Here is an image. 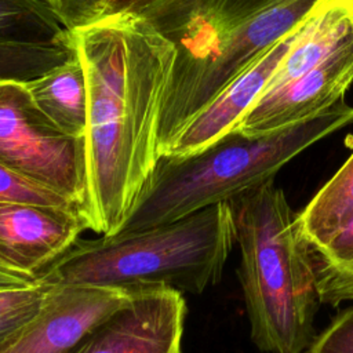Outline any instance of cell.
Masks as SVG:
<instances>
[{
    "label": "cell",
    "instance_id": "obj_17",
    "mask_svg": "<svg viewBox=\"0 0 353 353\" xmlns=\"http://www.w3.org/2000/svg\"><path fill=\"white\" fill-rule=\"evenodd\" d=\"M50 288L37 283L0 288V339L18 330L40 312Z\"/></svg>",
    "mask_w": 353,
    "mask_h": 353
},
{
    "label": "cell",
    "instance_id": "obj_9",
    "mask_svg": "<svg viewBox=\"0 0 353 353\" xmlns=\"http://www.w3.org/2000/svg\"><path fill=\"white\" fill-rule=\"evenodd\" d=\"M87 229L76 207L0 203V273L33 283Z\"/></svg>",
    "mask_w": 353,
    "mask_h": 353
},
{
    "label": "cell",
    "instance_id": "obj_11",
    "mask_svg": "<svg viewBox=\"0 0 353 353\" xmlns=\"http://www.w3.org/2000/svg\"><path fill=\"white\" fill-rule=\"evenodd\" d=\"M303 22L277 41L199 112L163 156H186L199 152L234 130L265 91L276 69L295 43Z\"/></svg>",
    "mask_w": 353,
    "mask_h": 353
},
{
    "label": "cell",
    "instance_id": "obj_16",
    "mask_svg": "<svg viewBox=\"0 0 353 353\" xmlns=\"http://www.w3.org/2000/svg\"><path fill=\"white\" fill-rule=\"evenodd\" d=\"M72 54L68 40L62 44H34L0 40V81H29L65 62Z\"/></svg>",
    "mask_w": 353,
    "mask_h": 353
},
{
    "label": "cell",
    "instance_id": "obj_13",
    "mask_svg": "<svg viewBox=\"0 0 353 353\" xmlns=\"http://www.w3.org/2000/svg\"><path fill=\"white\" fill-rule=\"evenodd\" d=\"M353 216V153L338 172L295 216L309 250L331 241Z\"/></svg>",
    "mask_w": 353,
    "mask_h": 353
},
{
    "label": "cell",
    "instance_id": "obj_14",
    "mask_svg": "<svg viewBox=\"0 0 353 353\" xmlns=\"http://www.w3.org/2000/svg\"><path fill=\"white\" fill-rule=\"evenodd\" d=\"M320 303L353 301V216L325 245L309 250Z\"/></svg>",
    "mask_w": 353,
    "mask_h": 353
},
{
    "label": "cell",
    "instance_id": "obj_4",
    "mask_svg": "<svg viewBox=\"0 0 353 353\" xmlns=\"http://www.w3.org/2000/svg\"><path fill=\"white\" fill-rule=\"evenodd\" d=\"M234 241L229 204L219 203L172 223L77 240L33 283L201 294L221 280Z\"/></svg>",
    "mask_w": 353,
    "mask_h": 353
},
{
    "label": "cell",
    "instance_id": "obj_21",
    "mask_svg": "<svg viewBox=\"0 0 353 353\" xmlns=\"http://www.w3.org/2000/svg\"><path fill=\"white\" fill-rule=\"evenodd\" d=\"M154 1L157 0H110L106 17L114 14H137Z\"/></svg>",
    "mask_w": 353,
    "mask_h": 353
},
{
    "label": "cell",
    "instance_id": "obj_3",
    "mask_svg": "<svg viewBox=\"0 0 353 353\" xmlns=\"http://www.w3.org/2000/svg\"><path fill=\"white\" fill-rule=\"evenodd\" d=\"M240 247L250 334L263 353H303L320 298L309 247L284 192L269 179L228 201Z\"/></svg>",
    "mask_w": 353,
    "mask_h": 353
},
{
    "label": "cell",
    "instance_id": "obj_5",
    "mask_svg": "<svg viewBox=\"0 0 353 353\" xmlns=\"http://www.w3.org/2000/svg\"><path fill=\"white\" fill-rule=\"evenodd\" d=\"M353 123L343 99L327 110L263 135L239 130L186 156H160L130 215L117 233L172 223L274 179L296 154ZM116 233V234H117Z\"/></svg>",
    "mask_w": 353,
    "mask_h": 353
},
{
    "label": "cell",
    "instance_id": "obj_18",
    "mask_svg": "<svg viewBox=\"0 0 353 353\" xmlns=\"http://www.w3.org/2000/svg\"><path fill=\"white\" fill-rule=\"evenodd\" d=\"M0 203H26L79 208L63 196L17 175L3 164H0Z\"/></svg>",
    "mask_w": 353,
    "mask_h": 353
},
{
    "label": "cell",
    "instance_id": "obj_20",
    "mask_svg": "<svg viewBox=\"0 0 353 353\" xmlns=\"http://www.w3.org/2000/svg\"><path fill=\"white\" fill-rule=\"evenodd\" d=\"M305 353H353V306L339 312Z\"/></svg>",
    "mask_w": 353,
    "mask_h": 353
},
{
    "label": "cell",
    "instance_id": "obj_12",
    "mask_svg": "<svg viewBox=\"0 0 353 353\" xmlns=\"http://www.w3.org/2000/svg\"><path fill=\"white\" fill-rule=\"evenodd\" d=\"M72 44V43H70ZM39 110L65 135L81 139L87 130V81L81 61L72 54L61 65L25 81Z\"/></svg>",
    "mask_w": 353,
    "mask_h": 353
},
{
    "label": "cell",
    "instance_id": "obj_7",
    "mask_svg": "<svg viewBox=\"0 0 353 353\" xmlns=\"http://www.w3.org/2000/svg\"><path fill=\"white\" fill-rule=\"evenodd\" d=\"M186 302L172 288H141L68 353H182Z\"/></svg>",
    "mask_w": 353,
    "mask_h": 353
},
{
    "label": "cell",
    "instance_id": "obj_15",
    "mask_svg": "<svg viewBox=\"0 0 353 353\" xmlns=\"http://www.w3.org/2000/svg\"><path fill=\"white\" fill-rule=\"evenodd\" d=\"M65 30L39 0H0V40L62 44Z\"/></svg>",
    "mask_w": 353,
    "mask_h": 353
},
{
    "label": "cell",
    "instance_id": "obj_6",
    "mask_svg": "<svg viewBox=\"0 0 353 353\" xmlns=\"http://www.w3.org/2000/svg\"><path fill=\"white\" fill-rule=\"evenodd\" d=\"M0 164L79 207L87 194L84 138L61 132L36 106L25 83L0 81Z\"/></svg>",
    "mask_w": 353,
    "mask_h": 353
},
{
    "label": "cell",
    "instance_id": "obj_8",
    "mask_svg": "<svg viewBox=\"0 0 353 353\" xmlns=\"http://www.w3.org/2000/svg\"><path fill=\"white\" fill-rule=\"evenodd\" d=\"M353 83V26L312 69L259 97L234 130L263 135L313 117L343 99Z\"/></svg>",
    "mask_w": 353,
    "mask_h": 353
},
{
    "label": "cell",
    "instance_id": "obj_1",
    "mask_svg": "<svg viewBox=\"0 0 353 353\" xmlns=\"http://www.w3.org/2000/svg\"><path fill=\"white\" fill-rule=\"evenodd\" d=\"M87 81L84 135L90 230L114 236L156 164L174 46L138 14L108 15L69 32Z\"/></svg>",
    "mask_w": 353,
    "mask_h": 353
},
{
    "label": "cell",
    "instance_id": "obj_19",
    "mask_svg": "<svg viewBox=\"0 0 353 353\" xmlns=\"http://www.w3.org/2000/svg\"><path fill=\"white\" fill-rule=\"evenodd\" d=\"M68 30L74 32L106 17L110 0H39Z\"/></svg>",
    "mask_w": 353,
    "mask_h": 353
},
{
    "label": "cell",
    "instance_id": "obj_10",
    "mask_svg": "<svg viewBox=\"0 0 353 353\" xmlns=\"http://www.w3.org/2000/svg\"><path fill=\"white\" fill-rule=\"evenodd\" d=\"M128 295L116 288L51 287L40 312L0 339V353H68Z\"/></svg>",
    "mask_w": 353,
    "mask_h": 353
},
{
    "label": "cell",
    "instance_id": "obj_22",
    "mask_svg": "<svg viewBox=\"0 0 353 353\" xmlns=\"http://www.w3.org/2000/svg\"><path fill=\"white\" fill-rule=\"evenodd\" d=\"M30 284L26 280L18 279L15 276H10V274H4L0 273V288H10V287H21V285H26Z\"/></svg>",
    "mask_w": 353,
    "mask_h": 353
},
{
    "label": "cell",
    "instance_id": "obj_2",
    "mask_svg": "<svg viewBox=\"0 0 353 353\" xmlns=\"http://www.w3.org/2000/svg\"><path fill=\"white\" fill-rule=\"evenodd\" d=\"M317 1L157 0L137 12L175 50L160 114V156L199 112L303 22Z\"/></svg>",
    "mask_w": 353,
    "mask_h": 353
}]
</instances>
